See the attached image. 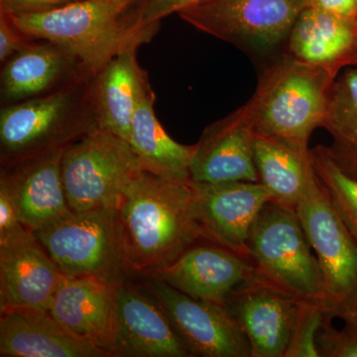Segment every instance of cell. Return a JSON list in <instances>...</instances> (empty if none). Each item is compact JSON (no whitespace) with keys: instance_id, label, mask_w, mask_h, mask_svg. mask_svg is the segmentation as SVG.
<instances>
[{"instance_id":"8fae6325","label":"cell","mask_w":357,"mask_h":357,"mask_svg":"<svg viewBox=\"0 0 357 357\" xmlns=\"http://www.w3.org/2000/svg\"><path fill=\"white\" fill-rule=\"evenodd\" d=\"M65 279L31 229L20 225L0 239V312L50 310Z\"/></svg>"},{"instance_id":"ffe728a7","label":"cell","mask_w":357,"mask_h":357,"mask_svg":"<svg viewBox=\"0 0 357 357\" xmlns=\"http://www.w3.org/2000/svg\"><path fill=\"white\" fill-rule=\"evenodd\" d=\"M0 312L1 357H112L70 333L49 310Z\"/></svg>"},{"instance_id":"4dcf8cb0","label":"cell","mask_w":357,"mask_h":357,"mask_svg":"<svg viewBox=\"0 0 357 357\" xmlns=\"http://www.w3.org/2000/svg\"><path fill=\"white\" fill-rule=\"evenodd\" d=\"M77 0H1L0 13L8 14L42 13L68 6Z\"/></svg>"},{"instance_id":"cb8c5ba5","label":"cell","mask_w":357,"mask_h":357,"mask_svg":"<svg viewBox=\"0 0 357 357\" xmlns=\"http://www.w3.org/2000/svg\"><path fill=\"white\" fill-rule=\"evenodd\" d=\"M255 159L258 181L271 192L273 202L296 211L301 197L316 176L311 156L256 135Z\"/></svg>"},{"instance_id":"9c48e42d","label":"cell","mask_w":357,"mask_h":357,"mask_svg":"<svg viewBox=\"0 0 357 357\" xmlns=\"http://www.w3.org/2000/svg\"><path fill=\"white\" fill-rule=\"evenodd\" d=\"M296 213L321 268L328 312L357 290V243L317 176L298 202Z\"/></svg>"},{"instance_id":"2e32d148","label":"cell","mask_w":357,"mask_h":357,"mask_svg":"<svg viewBox=\"0 0 357 357\" xmlns=\"http://www.w3.org/2000/svg\"><path fill=\"white\" fill-rule=\"evenodd\" d=\"M64 150H54L1 169L0 187L13 199L20 222L32 231L73 211L61 171Z\"/></svg>"},{"instance_id":"5bb4252c","label":"cell","mask_w":357,"mask_h":357,"mask_svg":"<svg viewBox=\"0 0 357 357\" xmlns=\"http://www.w3.org/2000/svg\"><path fill=\"white\" fill-rule=\"evenodd\" d=\"M300 303L256 280L234 291L225 306L248 338L251 357H285Z\"/></svg>"},{"instance_id":"4316f807","label":"cell","mask_w":357,"mask_h":357,"mask_svg":"<svg viewBox=\"0 0 357 357\" xmlns=\"http://www.w3.org/2000/svg\"><path fill=\"white\" fill-rule=\"evenodd\" d=\"M326 312L323 303L301 301L285 357H319L317 335Z\"/></svg>"},{"instance_id":"e575fe53","label":"cell","mask_w":357,"mask_h":357,"mask_svg":"<svg viewBox=\"0 0 357 357\" xmlns=\"http://www.w3.org/2000/svg\"><path fill=\"white\" fill-rule=\"evenodd\" d=\"M126 1L130 2V3L132 4V6H134V4L137 3V2H139L140 0H126Z\"/></svg>"},{"instance_id":"f546056e","label":"cell","mask_w":357,"mask_h":357,"mask_svg":"<svg viewBox=\"0 0 357 357\" xmlns=\"http://www.w3.org/2000/svg\"><path fill=\"white\" fill-rule=\"evenodd\" d=\"M35 40L30 39L14 24L10 15L0 13V64L3 65Z\"/></svg>"},{"instance_id":"7c38bea8","label":"cell","mask_w":357,"mask_h":357,"mask_svg":"<svg viewBox=\"0 0 357 357\" xmlns=\"http://www.w3.org/2000/svg\"><path fill=\"white\" fill-rule=\"evenodd\" d=\"M191 184L204 241L246 257L251 227L263 208L273 202L269 190L260 182L243 181Z\"/></svg>"},{"instance_id":"3957f363","label":"cell","mask_w":357,"mask_h":357,"mask_svg":"<svg viewBox=\"0 0 357 357\" xmlns=\"http://www.w3.org/2000/svg\"><path fill=\"white\" fill-rule=\"evenodd\" d=\"M337 77L287 55L269 66L243 105L256 135L310 155V138L314 129L323 128Z\"/></svg>"},{"instance_id":"4fadbf2b","label":"cell","mask_w":357,"mask_h":357,"mask_svg":"<svg viewBox=\"0 0 357 357\" xmlns=\"http://www.w3.org/2000/svg\"><path fill=\"white\" fill-rule=\"evenodd\" d=\"M180 292L215 304L225 305L241 286L257 280L248 258L208 243L195 244L165 267L146 275Z\"/></svg>"},{"instance_id":"44dd1931","label":"cell","mask_w":357,"mask_h":357,"mask_svg":"<svg viewBox=\"0 0 357 357\" xmlns=\"http://www.w3.org/2000/svg\"><path fill=\"white\" fill-rule=\"evenodd\" d=\"M287 56L335 73L357 67V20L307 6L287 39Z\"/></svg>"},{"instance_id":"30bf717a","label":"cell","mask_w":357,"mask_h":357,"mask_svg":"<svg viewBox=\"0 0 357 357\" xmlns=\"http://www.w3.org/2000/svg\"><path fill=\"white\" fill-rule=\"evenodd\" d=\"M147 285L192 356L251 357L248 340L225 305L194 299L162 281L149 279Z\"/></svg>"},{"instance_id":"d6a6232c","label":"cell","mask_w":357,"mask_h":357,"mask_svg":"<svg viewBox=\"0 0 357 357\" xmlns=\"http://www.w3.org/2000/svg\"><path fill=\"white\" fill-rule=\"evenodd\" d=\"M309 6L337 17L357 20V0H310Z\"/></svg>"},{"instance_id":"836d02e7","label":"cell","mask_w":357,"mask_h":357,"mask_svg":"<svg viewBox=\"0 0 357 357\" xmlns=\"http://www.w3.org/2000/svg\"><path fill=\"white\" fill-rule=\"evenodd\" d=\"M332 318H340L344 323V326L357 333V290L349 299L333 307L326 312Z\"/></svg>"},{"instance_id":"484cf974","label":"cell","mask_w":357,"mask_h":357,"mask_svg":"<svg viewBox=\"0 0 357 357\" xmlns=\"http://www.w3.org/2000/svg\"><path fill=\"white\" fill-rule=\"evenodd\" d=\"M314 173L321 187L357 243V180L333 162L324 145L310 150Z\"/></svg>"},{"instance_id":"8992f818","label":"cell","mask_w":357,"mask_h":357,"mask_svg":"<svg viewBox=\"0 0 357 357\" xmlns=\"http://www.w3.org/2000/svg\"><path fill=\"white\" fill-rule=\"evenodd\" d=\"M33 232L66 277H93L119 285L133 274L115 208L72 211Z\"/></svg>"},{"instance_id":"ba28073f","label":"cell","mask_w":357,"mask_h":357,"mask_svg":"<svg viewBox=\"0 0 357 357\" xmlns=\"http://www.w3.org/2000/svg\"><path fill=\"white\" fill-rule=\"evenodd\" d=\"M310 0H206L178 17L192 27L255 55L273 53Z\"/></svg>"},{"instance_id":"ac0fdd59","label":"cell","mask_w":357,"mask_h":357,"mask_svg":"<svg viewBox=\"0 0 357 357\" xmlns=\"http://www.w3.org/2000/svg\"><path fill=\"white\" fill-rule=\"evenodd\" d=\"M115 357H190L158 302L128 281L116 290Z\"/></svg>"},{"instance_id":"7a4b0ae2","label":"cell","mask_w":357,"mask_h":357,"mask_svg":"<svg viewBox=\"0 0 357 357\" xmlns=\"http://www.w3.org/2000/svg\"><path fill=\"white\" fill-rule=\"evenodd\" d=\"M131 6L126 0H77L52 10L9 15L26 36L64 47L95 75L115 56L139 49L158 32L160 22L131 20Z\"/></svg>"},{"instance_id":"d590c367","label":"cell","mask_w":357,"mask_h":357,"mask_svg":"<svg viewBox=\"0 0 357 357\" xmlns=\"http://www.w3.org/2000/svg\"><path fill=\"white\" fill-rule=\"evenodd\" d=\"M0 1H1V0H0Z\"/></svg>"},{"instance_id":"6da1fadb","label":"cell","mask_w":357,"mask_h":357,"mask_svg":"<svg viewBox=\"0 0 357 357\" xmlns=\"http://www.w3.org/2000/svg\"><path fill=\"white\" fill-rule=\"evenodd\" d=\"M115 210L132 273L146 276L204 241L191 181L171 180L141 170L129 182Z\"/></svg>"},{"instance_id":"d6986e66","label":"cell","mask_w":357,"mask_h":357,"mask_svg":"<svg viewBox=\"0 0 357 357\" xmlns=\"http://www.w3.org/2000/svg\"><path fill=\"white\" fill-rule=\"evenodd\" d=\"M89 74L64 47L33 41L1 65V107L48 95Z\"/></svg>"},{"instance_id":"52a82bcc","label":"cell","mask_w":357,"mask_h":357,"mask_svg":"<svg viewBox=\"0 0 357 357\" xmlns=\"http://www.w3.org/2000/svg\"><path fill=\"white\" fill-rule=\"evenodd\" d=\"M142 170L128 141L100 128L64 150L61 171L70 210L116 208Z\"/></svg>"},{"instance_id":"e0dca14e","label":"cell","mask_w":357,"mask_h":357,"mask_svg":"<svg viewBox=\"0 0 357 357\" xmlns=\"http://www.w3.org/2000/svg\"><path fill=\"white\" fill-rule=\"evenodd\" d=\"M119 285L93 277H66L49 311L77 337L115 357Z\"/></svg>"},{"instance_id":"277c9868","label":"cell","mask_w":357,"mask_h":357,"mask_svg":"<svg viewBox=\"0 0 357 357\" xmlns=\"http://www.w3.org/2000/svg\"><path fill=\"white\" fill-rule=\"evenodd\" d=\"M93 75L64 88L0 110L1 169L66 149L98 128L91 95Z\"/></svg>"},{"instance_id":"5b68a950","label":"cell","mask_w":357,"mask_h":357,"mask_svg":"<svg viewBox=\"0 0 357 357\" xmlns=\"http://www.w3.org/2000/svg\"><path fill=\"white\" fill-rule=\"evenodd\" d=\"M311 249L296 211L270 202L249 232L246 257L257 281L295 299L326 306L323 275Z\"/></svg>"},{"instance_id":"1f68e13d","label":"cell","mask_w":357,"mask_h":357,"mask_svg":"<svg viewBox=\"0 0 357 357\" xmlns=\"http://www.w3.org/2000/svg\"><path fill=\"white\" fill-rule=\"evenodd\" d=\"M22 223L13 199L4 188L0 187V239L6 238Z\"/></svg>"},{"instance_id":"83f0119b","label":"cell","mask_w":357,"mask_h":357,"mask_svg":"<svg viewBox=\"0 0 357 357\" xmlns=\"http://www.w3.org/2000/svg\"><path fill=\"white\" fill-rule=\"evenodd\" d=\"M332 317L326 314L317 335L319 356L357 357V333L344 326L337 330L333 326Z\"/></svg>"},{"instance_id":"f1b7e54d","label":"cell","mask_w":357,"mask_h":357,"mask_svg":"<svg viewBox=\"0 0 357 357\" xmlns=\"http://www.w3.org/2000/svg\"><path fill=\"white\" fill-rule=\"evenodd\" d=\"M203 1L206 0H140L129 8L128 14L134 22L153 24L161 22L171 14H178L183 9Z\"/></svg>"},{"instance_id":"7402d4cb","label":"cell","mask_w":357,"mask_h":357,"mask_svg":"<svg viewBox=\"0 0 357 357\" xmlns=\"http://www.w3.org/2000/svg\"><path fill=\"white\" fill-rule=\"evenodd\" d=\"M137 52V48L130 49L115 56L91 79L98 128L128 142L134 112L151 89L147 72L138 63Z\"/></svg>"},{"instance_id":"603a6c76","label":"cell","mask_w":357,"mask_h":357,"mask_svg":"<svg viewBox=\"0 0 357 357\" xmlns=\"http://www.w3.org/2000/svg\"><path fill=\"white\" fill-rule=\"evenodd\" d=\"M155 100L156 96L151 89L138 103L128 143L143 171L171 180L189 182L195 145L181 144L167 134L155 114Z\"/></svg>"},{"instance_id":"9a60e30c","label":"cell","mask_w":357,"mask_h":357,"mask_svg":"<svg viewBox=\"0 0 357 357\" xmlns=\"http://www.w3.org/2000/svg\"><path fill=\"white\" fill-rule=\"evenodd\" d=\"M255 132L243 107L206 126L195 144L190 173L197 183L259 182Z\"/></svg>"},{"instance_id":"d4e9b609","label":"cell","mask_w":357,"mask_h":357,"mask_svg":"<svg viewBox=\"0 0 357 357\" xmlns=\"http://www.w3.org/2000/svg\"><path fill=\"white\" fill-rule=\"evenodd\" d=\"M323 128L333 138L326 148L333 162L357 180V67L347 68L333 83Z\"/></svg>"}]
</instances>
